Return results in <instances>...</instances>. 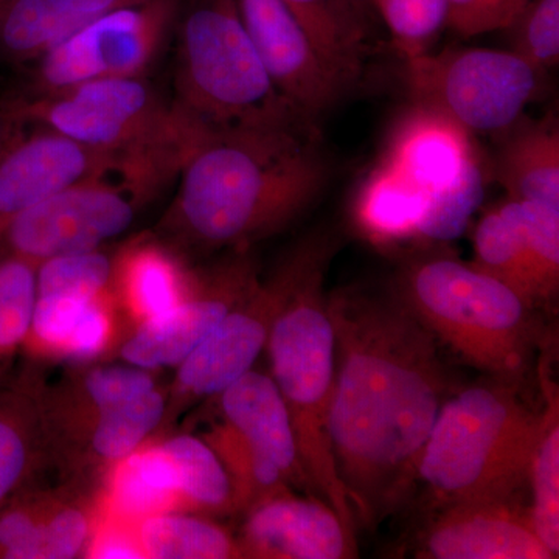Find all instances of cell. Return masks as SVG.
I'll return each instance as SVG.
<instances>
[{
	"mask_svg": "<svg viewBox=\"0 0 559 559\" xmlns=\"http://www.w3.org/2000/svg\"><path fill=\"white\" fill-rule=\"evenodd\" d=\"M484 191V168L479 160L454 186L429 194L425 216L419 224L418 241L457 240L479 210Z\"/></svg>",
	"mask_w": 559,
	"mask_h": 559,
	"instance_id": "35",
	"label": "cell"
},
{
	"mask_svg": "<svg viewBox=\"0 0 559 559\" xmlns=\"http://www.w3.org/2000/svg\"><path fill=\"white\" fill-rule=\"evenodd\" d=\"M333 246L301 275L272 323L266 349L271 377L288 409L308 491L340 514L356 539L358 524L342 487L330 440L334 331L323 288Z\"/></svg>",
	"mask_w": 559,
	"mask_h": 559,
	"instance_id": "5",
	"label": "cell"
},
{
	"mask_svg": "<svg viewBox=\"0 0 559 559\" xmlns=\"http://www.w3.org/2000/svg\"><path fill=\"white\" fill-rule=\"evenodd\" d=\"M495 178L510 200L559 209V128L554 117L528 121L500 146Z\"/></svg>",
	"mask_w": 559,
	"mask_h": 559,
	"instance_id": "24",
	"label": "cell"
},
{
	"mask_svg": "<svg viewBox=\"0 0 559 559\" xmlns=\"http://www.w3.org/2000/svg\"><path fill=\"white\" fill-rule=\"evenodd\" d=\"M333 242L329 235L316 234L294 246L270 277L259 280L189 358L176 367L175 380L165 389L164 418L151 439L171 433L183 414L202 401L215 399L252 370L266 349L272 323L294 286Z\"/></svg>",
	"mask_w": 559,
	"mask_h": 559,
	"instance_id": "8",
	"label": "cell"
},
{
	"mask_svg": "<svg viewBox=\"0 0 559 559\" xmlns=\"http://www.w3.org/2000/svg\"><path fill=\"white\" fill-rule=\"evenodd\" d=\"M426 205L428 194L381 160L356 191L353 223L366 240L380 248L418 241Z\"/></svg>",
	"mask_w": 559,
	"mask_h": 559,
	"instance_id": "25",
	"label": "cell"
},
{
	"mask_svg": "<svg viewBox=\"0 0 559 559\" xmlns=\"http://www.w3.org/2000/svg\"><path fill=\"white\" fill-rule=\"evenodd\" d=\"M175 103L210 130L314 124L283 98L261 62L237 0H183Z\"/></svg>",
	"mask_w": 559,
	"mask_h": 559,
	"instance_id": "6",
	"label": "cell"
},
{
	"mask_svg": "<svg viewBox=\"0 0 559 559\" xmlns=\"http://www.w3.org/2000/svg\"><path fill=\"white\" fill-rule=\"evenodd\" d=\"M119 310L112 289L87 301L62 348L60 360L84 364L105 358L120 341Z\"/></svg>",
	"mask_w": 559,
	"mask_h": 559,
	"instance_id": "37",
	"label": "cell"
},
{
	"mask_svg": "<svg viewBox=\"0 0 559 559\" xmlns=\"http://www.w3.org/2000/svg\"><path fill=\"white\" fill-rule=\"evenodd\" d=\"M145 0H58L57 44L79 32L92 21L112 13V11L135 5Z\"/></svg>",
	"mask_w": 559,
	"mask_h": 559,
	"instance_id": "41",
	"label": "cell"
},
{
	"mask_svg": "<svg viewBox=\"0 0 559 559\" xmlns=\"http://www.w3.org/2000/svg\"><path fill=\"white\" fill-rule=\"evenodd\" d=\"M84 558L146 559L140 544L138 524L121 520L102 510L92 532Z\"/></svg>",
	"mask_w": 559,
	"mask_h": 559,
	"instance_id": "40",
	"label": "cell"
},
{
	"mask_svg": "<svg viewBox=\"0 0 559 559\" xmlns=\"http://www.w3.org/2000/svg\"><path fill=\"white\" fill-rule=\"evenodd\" d=\"M25 128H28L27 124L17 117L10 102L0 103V159L24 134Z\"/></svg>",
	"mask_w": 559,
	"mask_h": 559,
	"instance_id": "42",
	"label": "cell"
},
{
	"mask_svg": "<svg viewBox=\"0 0 559 559\" xmlns=\"http://www.w3.org/2000/svg\"><path fill=\"white\" fill-rule=\"evenodd\" d=\"M116 253L103 249L69 253L43 261L36 274L38 296L92 300L112 289Z\"/></svg>",
	"mask_w": 559,
	"mask_h": 559,
	"instance_id": "34",
	"label": "cell"
},
{
	"mask_svg": "<svg viewBox=\"0 0 559 559\" xmlns=\"http://www.w3.org/2000/svg\"><path fill=\"white\" fill-rule=\"evenodd\" d=\"M316 49L349 87L362 73L371 35L370 0H283Z\"/></svg>",
	"mask_w": 559,
	"mask_h": 559,
	"instance_id": "26",
	"label": "cell"
},
{
	"mask_svg": "<svg viewBox=\"0 0 559 559\" xmlns=\"http://www.w3.org/2000/svg\"><path fill=\"white\" fill-rule=\"evenodd\" d=\"M11 2H13V0H0V16H2L3 11L7 10V7H9Z\"/></svg>",
	"mask_w": 559,
	"mask_h": 559,
	"instance_id": "43",
	"label": "cell"
},
{
	"mask_svg": "<svg viewBox=\"0 0 559 559\" xmlns=\"http://www.w3.org/2000/svg\"><path fill=\"white\" fill-rule=\"evenodd\" d=\"M182 5L183 0H145L84 25L33 61L25 97L91 81L145 76L178 27Z\"/></svg>",
	"mask_w": 559,
	"mask_h": 559,
	"instance_id": "11",
	"label": "cell"
},
{
	"mask_svg": "<svg viewBox=\"0 0 559 559\" xmlns=\"http://www.w3.org/2000/svg\"><path fill=\"white\" fill-rule=\"evenodd\" d=\"M473 250L471 264L509 286L532 310L538 311L550 305L530 263L520 231L500 204L481 216L474 230Z\"/></svg>",
	"mask_w": 559,
	"mask_h": 559,
	"instance_id": "29",
	"label": "cell"
},
{
	"mask_svg": "<svg viewBox=\"0 0 559 559\" xmlns=\"http://www.w3.org/2000/svg\"><path fill=\"white\" fill-rule=\"evenodd\" d=\"M165 183L138 168L80 180L11 221L0 252L39 266L53 257L102 249L130 229L140 209L154 200Z\"/></svg>",
	"mask_w": 559,
	"mask_h": 559,
	"instance_id": "9",
	"label": "cell"
},
{
	"mask_svg": "<svg viewBox=\"0 0 559 559\" xmlns=\"http://www.w3.org/2000/svg\"><path fill=\"white\" fill-rule=\"evenodd\" d=\"M406 58L426 53L447 27V0H370Z\"/></svg>",
	"mask_w": 559,
	"mask_h": 559,
	"instance_id": "36",
	"label": "cell"
},
{
	"mask_svg": "<svg viewBox=\"0 0 559 559\" xmlns=\"http://www.w3.org/2000/svg\"><path fill=\"white\" fill-rule=\"evenodd\" d=\"M154 440L175 466L183 510L209 518L235 516L229 476L207 441L189 432H171Z\"/></svg>",
	"mask_w": 559,
	"mask_h": 559,
	"instance_id": "27",
	"label": "cell"
},
{
	"mask_svg": "<svg viewBox=\"0 0 559 559\" xmlns=\"http://www.w3.org/2000/svg\"><path fill=\"white\" fill-rule=\"evenodd\" d=\"M44 381L35 360L16 373L0 367V509L50 465L40 409Z\"/></svg>",
	"mask_w": 559,
	"mask_h": 559,
	"instance_id": "20",
	"label": "cell"
},
{
	"mask_svg": "<svg viewBox=\"0 0 559 559\" xmlns=\"http://www.w3.org/2000/svg\"><path fill=\"white\" fill-rule=\"evenodd\" d=\"M329 314L331 450L356 524L374 528L414 495L423 448L452 384L439 342L395 288L334 290Z\"/></svg>",
	"mask_w": 559,
	"mask_h": 559,
	"instance_id": "1",
	"label": "cell"
},
{
	"mask_svg": "<svg viewBox=\"0 0 559 559\" xmlns=\"http://www.w3.org/2000/svg\"><path fill=\"white\" fill-rule=\"evenodd\" d=\"M540 76L514 51L484 47L406 58L415 103L440 110L471 134L513 128L538 95Z\"/></svg>",
	"mask_w": 559,
	"mask_h": 559,
	"instance_id": "10",
	"label": "cell"
},
{
	"mask_svg": "<svg viewBox=\"0 0 559 559\" xmlns=\"http://www.w3.org/2000/svg\"><path fill=\"white\" fill-rule=\"evenodd\" d=\"M229 252L215 266L194 271L193 289L179 305L135 325L119 347L123 362L157 371L189 358L260 280L250 249Z\"/></svg>",
	"mask_w": 559,
	"mask_h": 559,
	"instance_id": "12",
	"label": "cell"
},
{
	"mask_svg": "<svg viewBox=\"0 0 559 559\" xmlns=\"http://www.w3.org/2000/svg\"><path fill=\"white\" fill-rule=\"evenodd\" d=\"M267 75L304 119L314 123L349 90L283 0H237Z\"/></svg>",
	"mask_w": 559,
	"mask_h": 559,
	"instance_id": "13",
	"label": "cell"
},
{
	"mask_svg": "<svg viewBox=\"0 0 559 559\" xmlns=\"http://www.w3.org/2000/svg\"><path fill=\"white\" fill-rule=\"evenodd\" d=\"M543 428L533 454L528 485L533 528L547 549L559 554V400L557 388L543 377Z\"/></svg>",
	"mask_w": 559,
	"mask_h": 559,
	"instance_id": "31",
	"label": "cell"
},
{
	"mask_svg": "<svg viewBox=\"0 0 559 559\" xmlns=\"http://www.w3.org/2000/svg\"><path fill=\"white\" fill-rule=\"evenodd\" d=\"M381 160L429 197L454 186L480 159L469 131L415 103L393 124Z\"/></svg>",
	"mask_w": 559,
	"mask_h": 559,
	"instance_id": "17",
	"label": "cell"
},
{
	"mask_svg": "<svg viewBox=\"0 0 559 559\" xmlns=\"http://www.w3.org/2000/svg\"><path fill=\"white\" fill-rule=\"evenodd\" d=\"M102 510L139 524L145 518L183 510L178 477L159 441L148 439L106 474Z\"/></svg>",
	"mask_w": 559,
	"mask_h": 559,
	"instance_id": "23",
	"label": "cell"
},
{
	"mask_svg": "<svg viewBox=\"0 0 559 559\" xmlns=\"http://www.w3.org/2000/svg\"><path fill=\"white\" fill-rule=\"evenodd\" d=\"M156 371L124 362L72 364L53 384L44 381L40 409L50 454L110 407L156 388Z\"/></svg>",
	"mask_w": 559,
	"mask_h": 559,
	"instance_id": "19",
	"label": "cell"
},
{
	"mask_svg": "<svg viewBox=\"0 0 559 559\" xmlns=\"http://www.w3.org/2000/svg\"><path fill=\"white\" fill-rule=\"evenodd\" d=\"M193 285L194 270L167 242L140 237L116 252L112 293L134 326L170 311Z\"/></svg>",
	"mask_w": 559,
	"mask_h": 559,
	"instance_id": "22",
	"label": "cell"
},
{
	"mask_svg": "<svg viewBox=\"0 0 559 559\" xmlns=\"http://www.w3.org/2000/svg\"><path fill=\"white\" fill-rule=\"evenodd\" d=\"M38 264L0 252V367L24 345L35 311Z\"/></svg>",
	"mask_w": 559,
	"mask_h": 559,
	"instance_id": "32",
	"label": "cell"
},
{
	"mask_svg": "<svg viewBox=\"0 0 559 559\" xmlns=\"http://www.w3.org/2000/svg\"><path fill=\"white\" fill-rule=\"evenodd\" d=\"M500 207L520 231L544 296L551 304L559 288V209L510 198Z\"/></svg>",
	"mask_w": 559,
	"mask_h": 559,
	"instance_id": "33",
	"label": "cell"
},
{
	"mask_svg": "<svg viewBox=\"0 0 559 559\" xmlns=\"http://www.w3.org/2000/svg\"><path fill=\"white\" fill-rule=\"evenodd\" d=\"M329 173L316 124L207 128L180 164L159 240L187 252L250 249L304 215Z\"/></svg>",
	"mask_w": 559,
	"mask_h": 559,
	"instance_id": "2",
	"label": "cell"
},
{
	"mask_svg": "<svg viewBox=\"0 0 559 559\" xmlns=\"http://www.w3.org/2000/svg\"><path fill=\"white\" fill-rule=\"evenodd\" d=\"M395 289L440 347L495 380H524L543 336L536 311L509 286L439 255L412 260Z\"/></svg>",
	"mask_w": 559,
	"mask_h": 559,
	"instance_id": "4",
	"label": "cell"
},
{
	"mask_svg": "<svg viewBox=\"0 0 559 559\" xmlns=\"http://www.w3.org/2000/svg\"><path fill=\"white\" fill-rule=\"evenodd\" d=\"M423 559H554L518 499L432 507L415 536Z\"/></svg>",
	"mask_w": 559,
	"mask_h": 559,
	"instance_id": "15",
	"label": "cell"
},
{
	"mask_svg": "<svg viewBox=\"0 0 559 559\" xmlns=\"http://www.w3.org/2000/svg\"><path fill=\"white\" fill-rule=\"evenodd\" d=\"M543 411L516 384L495 380L452 392L421 451L417 484L432 507L518 499L527 487Z\"/></svg>",
	"mask_w": 559,
	"mask_h": 559,
	"instance_id": "3",
	"label": "cell"
},
{
	"mask_svg": "<svg viewBox=\"0 0 559 559\" xmlns=\"http://www.w3.org/2000/svg\"><path fill=\"white\" fill-rule=\"evenodd\" d=\"M146 559H238L240 544L212 518L190 511H167L138 524Z\"/></svg>",
	"mask_w": 559,
	"mask_h": 559,
	"instance_id": "28",
	"label": "cell"
},
{
	"mask_svg": "<svg viewBox=\"0 0 559 559\" xmlns=\"http://www.w3.org/2000/svg\"><path fill=\"white\" fill-rule=\"evenodd\" d=\"M24 131L0 159V246L3 231L22 213L80 180L130 170L132 157L73 142L58 132Z\"/></svg>",
	"mask_w": 559,
	"mask_h": 559,
	"instance_id": "14",
	"label": "cell"
},
{
	"mask_svg": "<svg viewBox=\"0 0 559 559\" xmlns=\"http://www.w3.org/2000/svg\"><path fill=\"white\" fill-rule=\"evenodd\" d=\"M513 32V51L539 73L557 68L559 62V0H528Z\"/></svg>",
	"mask_w": 559,
	"mask_h": 559,
	"instance_id": "38",
	"label": "cell"
},
{
	"mask_svg": "<svg viewBox=\"0 0 559 559\" xmlns=\"http://www.w3.org/2000/svg\"><path fill=\"white\" fill-rule=\"evenodd\" d=\"M202 439L218 455L234 491L235 516H242L264 500L293 491L277 466L229 423H212Z\"/></svg>",
	"mask_w": 559,
	"mask_h": 559,
	"instance_id": "30",
	"label": "cell"
},
{
	"mask_svg": "<svg viewBox=\"0 0 559 559\" xmlns=\"http://www.w3.org/2000/svg\"><path fill=\"white\" fill-rule=\"evenodd\" d=\"M215 399L219 418L263 452L290 488L308 491L288 409L271 374L249 370Z\"/></svg>",
	"mask_w": 559,
	"mask_h": 559,
	"instance_id": "21",
	"label": "cell"
},
{
	"mask_svg": "<svg viewBox=\"0 0 559 559\" xmlns=\"http://www.w3.org/2000/svg\"><path fill=\"white\" fill-rule=\"evenodd\" d=\"M27 127L46 128L90 148L182 164L205 127L165 102L145 76L91 81L58 94L11 98Z\"/></svg>",
	"mask_w": 559,
	"mask_h": 559,
	"instance_id": "7",
	"label": "cell"
},
{
	"mask_svg": "<svg viewBox=\"0 0 559 559\" xmlns=\"http://www.w3.org/2000/svg\"><path fill=\"white\" fill-rule=\"evenodd\" d=\"M447 27L462 38L509 31L528 0H447Z\"/></svg>",
	"mask_w": 559,
	"mask_h": 559,
	"instance_id": "39",
	"label": "cell"
},
{
	"mask_svg": "<svg viewBox=\"0 0 559 559\" xmlns=\"http://www.w3.org/2000/svg\"><path fill=\"white\" fill-rule=\"evenodd\" d=\"M241 558L347 559L358 557L356 539L340 514L316 496L293 491L264 500L242 514Z\"/></svg>",
	"mask_w": 559,
	"mask_h": 559,
	"instance_id": "16",
	"label": "cell"
},
{
	"mask_svg": "<svg viewBox=\"0 0 559 559\" xmlns=\"http://www.w3.org/2000/svg\"><path fill=\"white\" fill-rule=\"evenodd\" d=\"M167 392L160 385L110 407L50 454L66 481L102 491L108 471L159 429Z\"/></svg>",
	"mask_w": 559,
	"mask_h": 559,
	"instance_id": "18",
	"label": "cell"
}]
</instances>
